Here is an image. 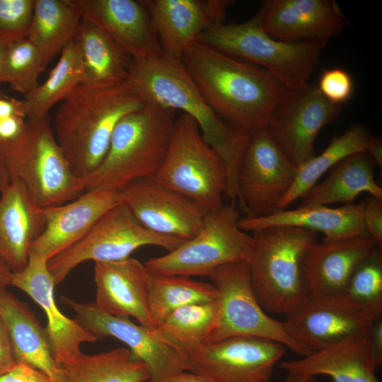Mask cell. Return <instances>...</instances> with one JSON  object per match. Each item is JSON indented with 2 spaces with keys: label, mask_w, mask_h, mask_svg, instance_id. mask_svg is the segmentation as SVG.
Returning <instances> with one entry per match:
<instances>
[{
  "label": "cell",
  "mask_w": 382,
  "mask_h": 382,
  "mask_svg": "<svg viewBox=\"0 0 382 382\" xmlns=\"http://www.w3.org/2000/svg\"><path fill=\"white\" fill-rule=\"evenodd\" d=\"M121 202L118 191H85L64 204L43 209L45 227L29 257L48 262L81 240L111 208Z\"/></svg>",
  "instance_id": "ffe728a7"
},
{
  "label": "cell",
  "mask_w": 382,
  "mask_h": 382,
  "mask_svg": "<svg viewBox=\"0 0 382 382\" xmlns=\"http://www.w3.org/2000/svg\"><path fill=\"white\" fill-rule=\"evenodd\" d=\"M62 301L73 309L74 320L98 340L110 336L126 345L132 355L147 366L149 382L186 371L184 355L163 341L155 328L136 324L128 317L109 315L94 303L76 302L64 296Z\"/></svg>",
  "instance_id": "2e32d148"
},
{
  "label": "cell",
  "mask_w": 382,
  "mask_h": 382,
  "mask_svg": "<svg viewBox=\"0 0 382 382\" xmlns=\"http://www.w3.org/2000/svg\"><path fill=\"white\" fill-rule=\"evenodd\" d=\"M216 312V301L178 308L155 327L161 338L185 354L207 342Z\"/></svg>",
  "instance_id": "d590c367"
},
{
  "label": "cell",
  "mask_w": 382,
  "mask_h": 382,
  "mask_svg": "<svg viewBox=\"0 0 382 382\" xmlns=\"http://www.w3.org/2000/svg\"><path fill=\"white\" fill-rule=\"evenodd\" d=\"M181 62L215 113L245 132L267 126L287 90L265 69L198 41L188 47Z\"/></svg>",
  "instance_id": "6da1fadb"
},
{
  "label": "cell",
  "mask_w": 382,
  "mask_h": 382,
  "mask_svg": "<svg viewBox=\"0 0 382 382\" xmlns=\"http://www.w3.org/2000/svg\"><path fill=\"white\" fill-rule=\"evenodd\" d=\"M44 69L37 48L28 38L8 45L3 83L12 89L23 95L31 92L40 85L38 78Z\"/></svg>",
  "instance_id": "8d00e7d4"
},
{
  "label": "cell",
  "mask_w": 382,
  "mask_h": 382,
  "mask_svg": "<svg viewBox=\"0 0 382 382\" xmlns=\"http://www.w3.org/2000/svg\"><path fill=\"white\" fill-rule=\"evenodd\" d=\"M366 337L372 353L379 366L382 364V320L378 318L371 326Z\"/></svg>",
  "instance_id": "f6af8a7d"
},
{
  "label": "cell",
  "mask_w": 382,
  "mask_h": 382,
  "mask_svg": "<svg viewBox=\"0 0 382 382\" xmlns=\"http://www.w3.org/2000/svg\"><path fill=\"white\" fill-rule=\"evenodd\" d=\"M10 285L24 291L45 312L47 320L46 332L53 358L59 366L81 353V343L98 340L58 308L54 296L55 284L47 261L28 257L21 271L12 273Z\"/></svg>",
  "instance_id": "44dd1931"
},
{
  "label": "cell",
  "mask_w": 382,
  "mask_h": 382,
  "mask_svg": "<svg viewBox=\"0 0 382 382\" xmlns=\"http://www.w3.org/2000/svg\"><path fill=\"white\" fill-rule=\"evenodd\" d=\"M154 178L207 211L224 205L227 190L224 164L204 140L195 121L185 113L175 120L167 154Z\"/></svg>",
  "instance_id": "ba28073f"
},
{
  "label": "cell",
  "mask_w": 382,
  "mask_h": 382,
  "mask_svg": "<svg viewBox=\"0 0 382 382\" xmlns=\"http://www.w3.org/2000/svg\"><path fill=\"white\" fill-rule=\"evenodd\" d=\"M81 65V83L111 86L126 81L130 58L98 26L81 18L74 37Z\"/></svg>",
  "instance_id": "f546056e"
},
{
  "label": "cell",
  "mask_w": 382,
  "mask_h": 382,
  "mask_svg": "<svg viewBox=\"0 0 382 382\" xmlns=\"http://www.w3.org/2000/svg\"><path fill=\"white\" fill-rule=\"evenodd\" d=\"M81 65L77 47L71 41L60 53V57L49 76L31 92L24 95L27 119L47 117L50 110L63 101L81 83Z\"/></svg>",
  "instance_id": "836d02e7"
},
{
  "label": "cell",
  "mask_w": 382,
  "mask_h": 382,
  "mask_svg": "<svg viewBox=\"0 0 382 382\" xmlns=\"http://www.w3.org/2000/svg\"><path fill=\"white\" fill-rule=\"evenodd\" d=\"M286 372L316 377L329 376L332 382H381L380 366L366 337L346 340L294 360L279 363Z\"/></svg>",
  "instance_id": "484cf974"
},
{
  "label": "cell",
  "mask_w": 382,
  "mask_h": 382,
  "mask_svg": "<svg viewBox=\"0 0 382 382\" xmlns=\"http://www.w3.org/2000/svg\"><path fill=\"white\" fill-rule=\"evenodd\" d=\"M265 31L289 43L315 42L323 48L344 25L333 0H267L257 13Z\"/></svg>",
  "instance_id": "d6986e66"
},
{
  "label": "cell",
  "mask_w": 382,
  "mask_h": 382,
  "mask_svg": "<svg viewBox=\"0 0 382 382\" xmlns=\"http://www.w3.org/2000/svg\"><path fill=\"white\" fill-rule=\"evenodd\" d=\"M284 382H316V377L286 372Z\"/></svg>",
  "instance_id": "f907efd6"
},
{
  "label": "cell",
  "mask_w": 382,
  "mask_h": 382,
  "mask_svg": "<svg viewBox=\"0 0 382 382\" xmlns=\"http://www.w3.org/2000/svg\"><path fill=\"white\" fill-rule=\"evenodd\" d=\"M59 368L65 382H145L150 378L147 366L125 347L91 355L81 352Z\"/></svg>",
  "instance_id": "4dcf8cb0"
},
{
  "label": "cell",
  "mask_w": 382,
  "mask_h": 382,
  "mask_svg": "<svg viewBox=\"0 0 382 382\" xmlns=\"http://www.w3.org/2000/svg\"><path fill=\"white\" fill-rule=\"evenodd\" d=\"M11 178L8 173L0 144V193L10 184Z\"/></svg>",
  "instance_id": "681fc988"
},
{
  "label": "cell",
  "mask_w": 382,
  "mask_h": 382,
  "mask_svg": "<svg viewBox=\"0 0 382 382\" xmlns=\"http://www.w3.org/2000/svg\"><path fill=\"white\" fill-rule=\"evenodd\" d=\"M371 134L361 123L350 126L340 136L335 134L325 149L298 167L296 179L289 190L279 204L278 211L302 198L316 185L317 180L329 169L346 157L365 152Z\"/></svg>",
  "instance_id": "d6a6232c"
},
{
  "label": "cell",
  "mask_w": 382,
  "mask_h": 382,
  "mask_svg": "<svg viewBox=\"0 0 382 382\" xmlns=\"http://www.w3.org/2000/svg\"><path fill=\"white\" fill-rule=\"evenodd\" d=\"M209 277L217 291V299L207 342L253 337L277 342L301 357L313 352L291 339L283 322L269 316L260 306L253 289L248 262L223 265Z\"/></svg>",
  "instance_id": "30bf717a"
},
{
  "label": "cell",
  "mask_w": 382,
  "mask_h": 382,
  "mask_svg": "<svg viewBox=\"0 0 382 382\" xmlns=\"http://www.w3.org/2000/svg\"><path fill=\"white\" fill-rule=\"evenodd\" d=\"M11 180L20 182L41 208L58 206L84 192L59 146L48 117L27 119L21 134L0 143Z\"/></svg>",
  "instance_id": "8992f818"
},
{
  "label": "cell",
  "mask_w": 382,
  "mask_h": 382,
  "mask_svg": "<svg viewBox=\"0 0 382 382\" xmlns=\"http://www.w3.org/2000/svg\"><path fill=\"white\" fill-rule=\"evenodd\" d=\"M197 41L265 69L287 89L307 83L323 49L315 42L289 43L271 37L257 13L241 23L212 25Z\"/></svg>",
  "instance_id": "52a82bcc"
},
{
  "label": "cell",
  "mask_w": 382,
  "mask_h": 382,
  "mask_svg": "<svg viewBox=\"0 0 382 382\" xmlns=\"http://www.w3.org/2000/svg\"><path fill=\"white\" fill-rule=\"evenodd\" d=\"M35 0H0V40L7 45L28 37Z\"/></svg>",
  "instance_id": "f35d334b"
},
{
  "label": "cell",
  "mask_w": 382,
  "mask_h": 382,
  "mask_svg": "<svg viewBox=\"0 0 382 382\" xmlns=\"http://www.w3.org/2000/svg\"><path fill=\"white\" fill-rule=\"evenodd\" d=\"M17 364L7 327L0 316V375L8 372Z\"/></svg>",
  "instance_id": "7bdbcfd3"
},
{
  "label": "cell",
  "mask_w": 382,
  "mask_h": 382,
  "mask_svg": "<svg viewBox=\"0 0 382 382\" xmlns=\"http://www.w3.org/2000/svg\"><path fill=\"white\" fill-rule=\"evenodd\" d=\"M342 296L355 303L382 310L381 248L354 270Z\"/></svg>",
  "instance_id": "74e56055"
},
{
  "label": "cell",
  "mask_w": 382,
  "mask_h": 382,
  "mask_svg": "<svg viewBox=\"0 0 382 382\" xmlns=\"http://www.w3.org/2000/svg\"><path fill=\"white\" fill-rule=\"evenodd\" d=\"M126 82L145 102L173 111L180 110L197 124L204 140L221 160L226 173L225 196L239 203L240 163L250 133L221 120L208 105L182 62L163 54L130 59Z\"/></svg>",
  "instance_id": "7a4b0ae2"
},
{
  "label": "cell",
  "mask_w": 382,
  "mask_h": 382,
  "mask_svg": "<svg viewBox=\"0 0 382 382\" xmlns=\"http://www.w3.org/2000/svg\"><path fill=\"white\" fill-rule=\"evenodd\" d=\"M175 111L148 103L115 127L108 152L92 173L81 179L85 191H118L144 178H154L167 154Z\"/></svg>",
  "instance_id": "277c9868"
},
{
  "label": "cell",
  "mask_w": 382,
  "mask_h": 382,
  "mask_svg": "<svg viewBox=\"0 0 382 382\" xmlns=\"http://www.w3.org/2000/svg\"><path fill=\"white\" fill-rule=\"evenodd\" d=\"M121 202L149 230L187 241L201 228L207 210L197 202L158 183L134 181L118 190Z\"/></svg>",
  "instance_id": "e0dca14e"
},
{
  "label": "cell",
  "mask_w": 382,
  "mask_h": 382,
  "mask_svg": "<svg viewBox=\"0 0 382 382\" xmlns=\"http://www.w3.org/2000/svg\"><path fill=\"white\" fill-rule=\"evenodd\" d=\"M274 226H295L321 233L324 243L369 236L364 223L361 202L339 208L324 205L299 207L279 210L265 216H245L238 221V226L244 231L253 232Z\"/></svg>",
  "instance_id": "d4e9b609"
},
{
  "label": "cell",
  "mask_w": 382,
  "mask_h": 382,
  "mask_svg": "<svg viewBox=\"0 0 382 382\" xmlns=\"http://www.w3.org/2000/svg\"><path fill=\"white\" fill-rule=\"evenodd\" d=\"M365 152L373 159L376 166L382 168V139L379 136L371 134L365 147Z\"/></svg>",
  "instance_id": "bcb514c9"
},
{
  "label": "cell",
  "mask_w": 382,
  "mask_h": 382,
  "mask_svg": "<svg viewBox=\"0 0 382 382\" xmlns=\"http://www.w3.org/2000/svg\"><path fill=\"white\" fill-rule=\"evenodd\" d=\"M145 103L126 81L111 86L81 83L69 94L56 113L54 136L77 178L97 168L117 125Z\"/></svg>",
  "instance_id": "3957f363"
},
{
  "label": "cell",
  "mask_w": 382,
  "mask_h": 382,
  "mask_svg": "<svg viewBox=\"0 0 382 382\" xmlns=\"http://www.w3.org/2000/svg\"><path fill=\"white\" fill-rule=\"evenodd\" d=\"M0 195V257L17 272L26 266L30 248L45 229V215L16 180Z\"/></svg>",
  "instance_id": "cb8c5ba5"
},
{
  "label": "cell",
  "mask_w": 382,
  "mask_h": 382,
  "mask_svg": "<svg viewBox=\"0 0 382 382\" xmlns=\"http://www.w3.org/2000/svg\"><path fill=\"white\" fill-rule=\"evenodd\" d=\"M0 316L7 327L16 362L40 370L54 382H65L53 358L45 328L27 304L5 291L0 295Z\"/></svg>",
  "instance_id": "83f0119b"
},
{
  "label": "cell",
  "mask_w": 382,
  "mask_h": 382,
  "mask_svg": "<svg viewBox=\"0 0 382 382\" xmlns=\"http://www.w3.org/2000/svg\"><path fill=\"white\" fill-rule=\"evenodd\" d=\"M81 20L69 0H35L27 38L37 48L45 68L74 40Z\"/></svg>",
  "instance_id": "1f68e13d"
},
{
  "label": "cell",
  "mask_w": 382,
  "mask_h": 382,
  "mask_svg": "<svg viewBox=\"0 0 382 382\" xmlns=\"http://www.w3.org/2000/svg\"><path fill=\"white\" fill-rule=\"evenodd\" d=\"M96 297L94 304L114 316L133 317L154 328L149 309L151 272L137 259L97 262L94 266Z\"/></svg>",
  "instance_id": "7402d4cb"
},
{
  "label": "cell",
  "mask_w": 382,
  "mask_h": 382,
  "mask_svg": "<svg viewBox=\"0 0 382 382\" xmlns=\"http://www.w3.org/2000/svg\"><path fill=\"white\" fill-rule=\"evenodd\" d=\"M85 18L101 28L131 59L162 54L151 17L141 1L69 0Z\"/></svg>",
  "instance_id": "ac0fdd59"
},
{
  "label": "cell",
  "mask_w": 382,
  "mask_h": 382,
  "mask_svg": "<svg viewBox=\"0 0 382 382\" xmlns=\"http://www.w3.org/2000/svg\"><path fill=\"white\" fill-rule=\"evenodd\" d=\"M164 56L182 61L188 47L214 25L207 1L144 0Z\"/></svg>",
  "instance_id": "4316f807"
},
{
  "label": "cell",
  "mask_w": 382,
  "mask_h": 382,
  "mask_svg": "<svg viewBox=\"0 0 382 382\" xmlns=\"http://www.w3.org/2000/svg\"><path fill=\"white\" fill-rule=\"evenodd\" d=\"M158 382H209L204 377L187 371H183L167 376Z\"/></svg>",
  "instance_id": "7dc6e473"
},
{
  "label": "cell",
  "mask_w": 382,
  "mask_h": 382,
  "mask_svg": "<svg viewBox=\"0 0 382 382\" xmlns=\"http://www.w3.org/2000/svg\"><path fill=\"white\" fill-rule=\"evenodd\" d=\"M0 382H54L40 370L25 364L16 366L0 375Z\"/></svg>",
  "instance_id": "b9f144b4"
},
{
  "label": "cell",
  "mask_w": 382,
  "mask_h": 382,
  "mask_svg": "<svg viewBox=\"0 0 382 382\" xmlns=\"http://www.w3.org/2000/svg\"><path fill=\"white\" fill-rule=\"evenodd\" d=\"M298 172L267 127L250 132L238 173L239 206L246 216H265L278 211L279 204Z\"/></svg>",
  "instance_id": "7c38bea8"
},
{
  "label": "cell",
  "mask_w": 382,
  "mask_h": 382,
  "mask_svg": "<svg viewBox=\"0 0 382 382\" xmlns=\"http://www.w3.org/2000/svg\"><path fill=\"white\" fill-rule=\"evenodd\" d=\"M285 352L273 340L233 337L204 342L186 353L185 369L209 382H269Z\"/></svg>",
  "instance_id": "4fadbf2b"
},
{
  "label": "cell",
  "mask_w": 382,
  "mask_h": 382,
  "mask_svg": "<svg viewBox=\"0 0 382 382\" xmlns=\"http://www.w3.org/2000/svg\"><path fill=\"white\" fill-rule=\"evenodd\" d=\"M317 87L325 98L337 105L348 100L354 93L352 76L341 68L323 70Z\"/></svg>",
  "instance_id": "ab89813d"
},
{
  "label": "cell",
  "mask_w": 382,
  "mask_h": 382,
  "mask_svg": "<svg viewBox=\"0 0 382 382\" xmlns=\"http://www.w3.org/2000/svg\"><path fill=\"white\" fill-rule=\"evenodd\" d=\"M13 116H23L27 118L23 100L9 97L0 92V120Z\"/></svg>",
  "instance_id": "ee69618b"
},
{
  "label": "cell",
  "mask_w": 382,
  "mask_h": 382,
  "mask_svg": "<svg viewBox=\"0 0 382 382\" xmlns=\"http://www.w3.org/2000/svg\"><path fill=\"white\" fill-rule=\"evenodd\" d=\"M382 310L342 296L310 297L282 321L289 337L311 351L366 337Z\"/></svg>",
  "instance_id": "5bb4252c"
},
{
  "label": "cell",
  "mask_w": 382,
  "mask_h": 382,
  "mask_svg": "<svg viewBox=\"0 0 382 382\" xmlns=\"http://www.w3.org/2000/svg\"><path fill=\"white\" fill-rule=\"evenodd\" d=\"M8 45L0 40V84L3 83L4 67Z\"/></svg>",
  "instance_id": "816d5d0a"
},
{
  "label": "cell",
  "mask_w": 382,
  "mask_h": 382,
  "mask_svg": "<svg viewBox=\"0 0 382 382\" xmlns=\"http://www.w3.org/2000/svg\"><path fill=\"white\" fill-rule=\"evenodd\" d=\"M12 273L8 265L0 257V295L6 291V286L10 285Z\"/></svg>",
  "instance_id": "c3c4849f"
},
{
  "label": "cell",
  "mask_w": 382,
  "mask_h": 382,
  "mask_svg": "<svg viewBox=\"0 0 382 382\" xmlns=\"http://www.w3.org/2000/svg\"><path fill=\"white\" fill-rule=\"evenodd\" d=\"M376 166L366 152L346 157L331 168L323 182L313 186L303 195L299 207L349 204L364 192L382 198V188L374 177Z\"/></svg>",
  "instance_id": "f1b7e54d"
},
{
  "label": "cell",
  "mask_w": 382,
  "mask_h": 382,
  "mask_svg": "<svg viewBox=\"0 0 382 382\" xmlns=\"http://www.w3.org/2000/svg\"><path fill=\"white\" fill-rule=\"evenodd\" d=\"M151 274L149 309L154 328L178 308L217 299V291L213 284L184 276Z\"/></svg>",
  "instance_id": "e575fe53"
},
{
  "label": "cell",
  "mask_w": 382,
  "mask_h": 382,
  "mask_svg": "<svg viewBox=\"0 0 382 382\" xmlns=\"http://www.w3.org/2000/svg\"><path fill=\"white\" fill-rule=\"evenodd\" d=\"M379 248L369 236L311 245L302 262L310 297L342 296L354 270Z\"/></svg>",
  "instance_id": "603a6c76"
},
{
  "label": "cell",
  "mask_w": 382,
  "mask_h": 382,
  "mask_svg": "<svg viewBox=\"0 0 382 382\" xmlns=\"http://www.w3.org/2000/svg\"><path fill=\"white\" fill-rule=\"evenodd\" d=\"M184 241L149 230L125 204L120 202L109 209L81 240L50 260L47 267L57 285L83 262L123 260L145 245H155L170 252Z\"/></svg>",
  "instance_id": "8fae6325"
},
{
  "label": "cell",
  "mask_w": 382,
  "mask_h": 382,
  "mask_svg": "<svg viewBox=\"0 0 382 382\" xmlns=\"http://www.w3.org/2000/svg\"><path fill=\"white\" fill-rule=\"evenodd\" d=\"M252 233L253 248L248 263L253 291L265 311L289 315L310 298L302 262L307 249L317 243L318 233L289 226Z\"/></svg>",
  "instance_id": "5b68a950"
},
{
  "label": "cell",
  "mask_w": 382,
  "mask_h": 382,
  "mask_svg": "<svg viewBox=\"0 0 382 382\" xmlns=\"http://www.w3.org/2000/svg\"><path fill=\"white\" fill-rule=\"evenodd\" d=\"M340 112V105L329 101L317 86L306 83L286 90L267 127L286 156L299 167L315 156L317 136Z\"/></svg>",
  "instance_id": "9a60e30c"
},
{
  "label": "cell",
  "mask_w": 382,
  "mask_h": 382,
  "mask_svg": "<svg viewBox=\"0 0 382 382\" xmlns=\"http://www.w3.org/2000/svg\"><path fill=\"white\" fill-rule=\"evenodd\" d=\"M361 204L364 223L368 235L382 247V198L369 195L361 201Z\"/></svg>",
  "instance_id": "60d3db41"
},
{
  "label": "cell",
  "mask_w": 382,
  "mask_h": 382,
  "mask_svg": "<svg viewBox=\"0 0 382 382\" xmlns=\"http://www.w3.org/2000/svg\"><path fill=\"white\" fill-rule=\"evenodd\" d=\"M236 203L207 211L198 232L175 250L149 259L144 265L152 274L184 277L207 276L231 263L248 262L253 236L238 226Z\"/></svg>",
  "instance_id": "9c48e42d"
}]
</instances>
